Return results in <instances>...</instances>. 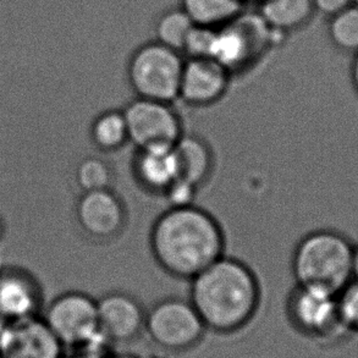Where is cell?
<instances>
[{
	"label": "cell",
	"mask_w": 358,
	"mask_h": 358,
	"mask_svg": "<svg viewBox=\"0 0 358 358\" xmlns=\"http://www.w3.org/2000/svg\"><path fill=\"white\" fill-rule=\"evenodd\" d=\"M225 234L213 214L196 204L169 207L150 233L152 256L168 275L191 280L225 255Z\"/></svg>",
	"instance_id": "1"
},
{
	"label": "cell",
	"mask_w": 358,
	"mask_h": 358,
	"mask_svg": "<svg viewBox=\"0 0 358 358\" xmlns=\"http://www.w3.org/2000/svg\"><path fill=\"white\" fill-rule=\"evenodd\" d=\"M259 280L252 268L224 255L189 280V300L206 329L230 334L246 327L261 303Z\"/></svg>",
	"instance_id": "2"
},
{
	"label": "cell",
	"mask_w": 358,
	"mask_h": 358,
	"mask_svg": "<svg viewBox=\"0 0 358 358\" xmlns=\"http://www.w3.org/2000/svg\"><path fill=\"white\" fill-rule=\"evenodd\" d=\"M354 243L344 234L320 229L305 235L297 242L291 271L296 284L315 286L339 295L354 279Z\"/></svg>",
	"instance_id": "3"
},
{
	"label": "cell",
	"mask_w": 358,
	"mask_h": 358,
	"mask_svg": "<svg viewBox=\"0 0 358 358\" xmlns=\"http://www.w3.org/2000/svg\"><path fill=\"white\" fill-rule=\"evenodd\" d=\"M285 38L271 29L258 11L243 9L235 19L217 29L212 58L234 75L250 68Z\"/></svg>",
	"instance_id": "4"
},
{
	"label": "cell",
	"mask_w": 358,
	"mask_h": 358,
	"mask_svg": "<svg viewBox=\"0 0 358 358\" xmlns=\"http://www.w3.org/2000/svg\"><path fill=\"white\" fill-rule=\"evenodd\" d=\"M184 63L182 54L155 39L131 54L126 68L127 81L136 97L174 103L179 97Z\"/></svg>",
	"instance_id": "5"
},
{
	"label": "cell",
	"mask_w": 358,
	"mask_h": 358,
	"mask_svg": "<svg viewBox=\"0 0 358 358\" xmlns=\"http://www.w3.org/2000/svg\"><path fill=\"white\" fill-rule=\"evenodd\" d=\"M145 330L162 349L179 352L199 344L206 325L191 301L166 297L145 310Z\"/></svg>",
	"instance_id": "6"
},
{
	"label": "cell",
	"mask_w": 358,
	"mask_h": 358,
	"mask_svg": "<svg viewBox=\"0 0 358 358\" xmlns=\"http://www.w3.org/2000/svg\"><path fill=\"white\" fill-rule=\"evenodd\" d=\"M43 320L65 348L86 349L106 339L99 330L97 300L81 291L58 296L45 310Z\"/></svg>",
	"instance_id": "7"
},
{
	"label": "cell",
	"mask_w": 358,
	"mask_h": 358,
	"mask_svg": "<svg viewBox=\"0 0 358 358\" xmlns=\"http://www.w3.org/2000/svg\"><path fill=\"white\" fill-rule=\"evenodd\" d=\"M129 140L135 150L174 145L184 135V124L174 103L135 97L122 109Z\"/></svg>",
	"instance_id": "8"
},
{
	"label": "cell",
	"mask_w": 358,
	"mask_h": 358,
	"mask_svg": "<svg viewBox=\"0 0 358 358\" xmlns=\"http://www.w3.org/2000/svg\"><path fill=\"white\" fill-rule=\"evenodd\" d=\"M287 315L296 329L313 338H327L343 328L338 295L315 286L296 284L287 299Z\"/></svg>",
	"instance_id": "9"
},
{
	"label": "cell",
	"mask_w": 358,
	"mask_h": 358,
	"mask_svg": "<svg viewBox=\"0 0 358 358\" xmlns=\"http://www.w3.org/2000/svg\"><path fill=\"white\" fill-rule=\"evenodd\" d=\"M75 215L81 231L93 241L115 240L127 224L125 202L113 187L83 192L76 203Z\"/></svg>",
	"instance_id": "10"
},
{
	"label": "cell",
	"mask_w": 358,
	"mask_h": 358,
	"mask_svg": "<svg viewBox=\"0 0 358 358\" xmlns=\"http://www.w3.org/2000/svg\"><path fill=\"white\" fill-rule=\"evenodd\" d=\"M233 75L213 58H185L178 101L192 108H208L228 92Z\"/></svg>",
	"instance_id": "11"
},
{
	"label": "cell",
	"mask_w": 358,
	"mask_h": 358,
	"mask_svg": "<svg viewBox=\"0 0 358 358\" xmlns=\"http://www.w3.org/2000/svg\"><path fill=\"white\" fill-rule=\"evenodd\" d=\"M64 349L38 317L11 322L0 336V358H64Z\"/></svg>",
	"instance_id": "12"
},
{
	"label": "cell",
	"mask_w": 358,
	"mask_h": 358,
	"mask_svg": "<svg viewBox=\"0 0 358 358\" xmlns=\"http://www.w3.org/2000/svg\"><path fill=\"white\" fill-rule=\"evenodd\" d=\"M97 308L99 330L109 343H130L145 330V308L127 292H108L97 300Z\"/></svg>",
	"instance_id": "13"
},
{
	"label": "cell",
	"mask_w": 358,
	"mask_h": 358,
	"mask_svg": "<svg viewBox=\"0 0 358 358\" xmlns=\"http://www.w3.org/2000/svg\"><path fill=\"white\" fill-rule=\"evenodd\" d=\"M132 175L145 191L163 196L170 185L179 179L174 145L136 150Z\"/></svg>",
	"instance_id": "14"
},
{
	"label": "cell",
	"mask_w": 358,
	"mask_h": 358,
	"mask_svg": "<svg viewBox=\"0 0 358 358\" xmlns=\"http://www.w3.org/2000/svg\"><path fill=\"white\" fill-rule=\"evenodd\" d=\"M41 291L36 282L20 271L0 275V317L4 320H24L37 317Z\"/></svg>",
	"instance_id": "15"
},
{
	"label": "cell",
	"mask_w": 358,
	"mask_h": 358,
	"mask_svg": "<svg viewBox=\"0 0 358 358\" xmlns=\"http://www.w3.org/2000/svg\"><path fill=\"white\" fill-rule=\"evenodd\" d=\"M179 179L201 189L214 170L212 147L201 136L184 134L174 145Z\"/></svg>",
	"instance_id": "16"
},
{
	"label": "cell",
	"mask_w": 358,
	"mask_h": 358,
	"mask_svg": "<svg viewBox=\"0 0 358 358\" xmlns=\"http://www.w3.org/2000/svg\"><path fill=\"white\" fill-rule=\"evenodd\" d=\"M257 11L271 29L286 37L310 24L315 14L312 0H262Z\"/></svg>",
	"instance_id": "17"
},
{
	"label": "cell",
	"mask_w": 358,
	"mask_h": 358,
	"mask_svg": "<svg viewBox=\"0 0 358 358\" xmlns=\"http://www.w3.org/2000/svg\"><path fill=\"white\" fill-rule=\"evenodd\" d=\"M92 145L103 153H114L130 143L122 109H109L98 114L90 127Z\"/></svg>",
	"instance_id": "18"
},
{
	"label": "cell",
	"mask_w": 358,
	"mask_h": 358,
	"mask_svg": "<svg viewBox=\"0 0 358 358\" xmlns=\"http://www.w3.org/2000/svg\"><path fill=\"white\" fill-rule=\"evenodd\" d=\"M179 6L194 24L213 29L228 24L245 9L241 0H180Z\"/></svg>",
	"instance_id": "19"
},
{
	"label": "cell",
	"mask_w": 358,
	"mask_h": 358,
	"mask_svg": "<svg viewBox=\"0 0 358 358\" xmlns=\"http://www.w3.org/2000/svg\"><path fill=\"white\" fill-rule=\"evenodd\" d=\"M194 24L180 6L166 10L155 21V41L182 54L185 42Z\"/></svg>",
	"instance_id": "20"
},
{
	"label": "cell",
	"mask_w": 358,
	"mask_h": 358,
	"mask_svg": "<svg viewBox=\"0 0 358 358\" xmlns=\"http://www.w3.org/2000/svg\"><path fill=\"white\" fill-rule=\"evenodd\" d=\"M328 37L340 52L358 53V5L351 4L329 17Z\"/></svg>",
	"instance_id": "21"
},
{
	"label": "cell",
	"mask_w": 358,
	"mask_h": 358,
	"mask_svg": "<svg viewBox=\"0 0 358 358\" xmlns=\"http://www.w3.org/2000/svg\"><path fill=\"white\" fill-rule=\"evenodd\" d=\"M75 182L83 192L112 189L114 171L112 165L101 157H87L78 162L75 169Z\"/></svg>",
	"instance_id": "22"
},
{
	"label": "cell",
	"mask_w": 358,
	"mask_h": 358,
	"mask_svg": "<svg viewBox=\"0 0 358 358\" xmlns=\"http://www.w3.org/2000/svg\"><path fill=\"white\" fill-rule=\"evenodd\" d=\"M217 29L194 24L185 42L182 55L185 58H212Z\"/></svg>",
	"instance_id": "23"
},
{
	"label": "cell",
	"mask_w": 358,
	"mask_h": 358,
	"mask_svg": "<svg viewBox=\"0 0 358 358\" xmlns=\"http://www.w3.org/2000/svg\"><path fill=\"white\" fill-rule=\"evenodd\" d=\"M338 306L343 328L358 333V280L352 279L340 291Z\"/></svg>",
	"instance_id": "24"
},
{
	"label": "cell",
	"mask_w": 358,
	"mask_h": 358,
	"mask_svg": "<svg viewBox=\"0 0 358 358\" xmlns=\"http://www.w3.org/2000/svg\"><path fill=\"white\" fill-rule=\"evenodd\" d=\"M199 189L194 185L189 184L184 180L178 179L170 185L169 189L165 191L162 197L168 201L169 207H184L194 204V199Z\"/></svg>",
	"instance_id": "25"
},
{
	"label": "cell",
	"mask_w": 358,
	"mask_h": 358,
	"mask_svg": "<svg viewBox=\"0 0 358 358\" xmlns=\"http://www.w3.org/2000/svg\"><path fill=\"white\" fill-rule=\"evenodd\" d=\"M315 6V13L325 15L328 17L334 16L341 10L346 9L348 6L354 4L352 0H312Z\"/></svg>",
	"instance_id": "26"
},
{
	"label": "cell",
	"mask_w": 358,
	"mask_h": 358,
	"mask_svg": "<svg viewBox=\"0 0 358 358\" xmlns=\"http://www.w3.org/2000/svg\"><path fill=\"white\" fill-rule=\"evenodd\" d=\"M351 83H352V87L354 91L358 97V53L355 54L354 60L351 64Z\"/></svg>",
	"instance_id": "27"
},
{
	"label": "cell",
	"mask_w": 358,
	"mask_h": 358,
	"mask_svg": "<svg viewBox=\"0 0 358 358\" xmlns=\"http://www.w3.org/2000/svg\"><path fill=\"white\" fill-rule=\"evenodd\" d=\"M352 274L354 279L358 280V242L354 245V251H352Z\"/></svg>",
	"instance_id": "28"
},
{
	"label": "cell",
	"mask_w": 358,
	"mask_h": 358,
	"mask_svg": "<svg viewBox=\"0 0 358 358\" xmlns=\"http://www.w3.org/2000/svg\"><path fill=\"white\" fill-rule=\"evenodd\" d=\"M73 358H109L107 356H104L103 354H98V352H92V351H86L83 350V354L75 356Z\"/></svg>",
	"instance_id": "29"
},
{
	"label": "cell",
	"mask_w": 358,
	"mask_h": 358,
	"mask_svg": "<svg viewBox=\"0 0 358 358\" xmlns=\"http://www.w3.org/2000/svg\"><path fill=\"white\" fill-rule=\"evenodd\" d=\"M109 358H140V357H137V356H135V355L122 354V355H117V356H112V357H109Z\"/></svg>",
	"instance_id": "30"
},
{
	"label": "cell",
	"mask_w": 358,
	"mask_h": 358,
	"mask_svg": "<svg viewBox=\"0 0 358 358\" xmlns=\"http://www.w3.org/2000/svg\"><path fill=\"white\" fill-rule=\"evenodd\" d=\"M242 3H243V4L246 5V4H252V3H253V4H259V3H261L262 0H241Z\"/></svg>",
	"instance_id": "31"
},
{
	"label": "cell",
	"mask_w": 358,
	"mask_h": 358,
	"mask_svg": "<svg viewBox=\"0 0 358 358\" xmlns=\"http://www.w3.org/2000/svg\"><path fill=\"white\" fill-rule=\"evenodd\" d=\"M3 233V223H1V220H0V235Z\"/></svg>",
	"instance_id": "32"
},
{
	"label": "cell",
	"mask_w": 358,
	"mask_h": 358,
	"mask_svg": "<svg viewBox=\"0 0 358 358\" xmlns=\"http://www.w3.org/2000/svg\"><path fill=\"white\" fill-rule=\"evenodd\" d=\"M354 1V4L358 5V0H352Z\"/></svg>",
	"instance_id": "33"
}]
</instances>
